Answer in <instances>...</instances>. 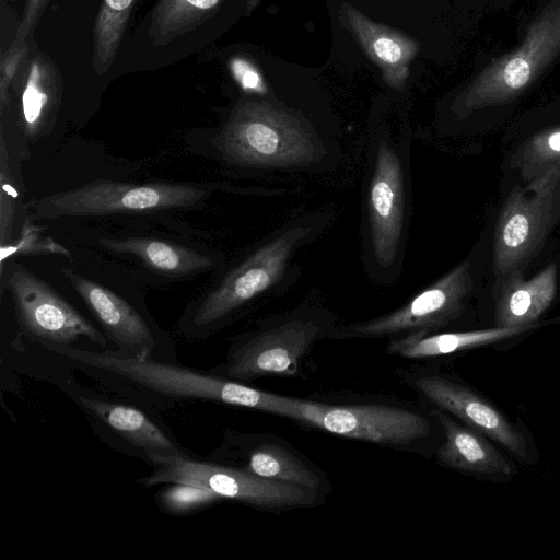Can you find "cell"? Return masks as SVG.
<instances>
[{
	"instance_id": "cell-1",
	"label": "cell",
	"mask_w": 560,
	"mask_h": 560,
	"mask_svg": "<svg viewBox=\"0 0 560 560\" xmlns=\"http://www.w3.org/2000/svg\"><path fill=\"white\" fill-rule=\"evenodd\" d=\"M103 387L144 406L170 402H215L283 417L287 396L261 390L176 361L143 359L119 349L45 346Z\"/></svg>"
},
{
	"instance_id": "cell-2",
	"label": "cell",
	"mask_w": 560,
	"mask_h": 560,
	"mask_svg": "<svg viewBox=\"0 0 560 560\" xmlns=\"http://www.w3.org/2000/svg\"><path fill=\"white\" fill-rule=\"evenodd\" d=\"M411 136L376 125L366 140L362 259L368 276L388 285L400 276L411 218Z\"/></svg>"
},
{
	"instance_id": "cell-3",
	"label": "cell",
	"mask_w": 560,
	"mask_h": 560,
	"mask_svg": "<svg viewBox=\"0 0 560 560\" xmlns=\"http://www.w3.org/2000/svg\"><path fill=\"white\" fill-rule=\"evenodd\" d=\"M331 219L329 210H316L282 225L187 305L177 323L178 334L206 339L228 326L252 302L275 292L294 276L298 253L314 242Z\"/></svg>"
},
{
	"instance_id": "cell-4",
	"label": "cell",
	"mask_w": 560,
	"mask_h": 560,
	"mask_svg": "<svg viewBox=\"0 0 560 560\" xmlns=\"http://www.w3.org/2000/svg\"><path fill=\"white\" fill-rule=\"evenodd\" d=\"M223 159L259 171L327 172L341 159L339 141L284 105L245 100L217 137Z\"/></svg>"
},
{
	"instance_id": "cell-5",
	"label": "cell",
	"mask_w": 560,
	"mask_h": 560,
	"mask_svg": "<svg viewBox=\"0 0 560 560\" xmlns=\"http://www.w3.org/2000/svg\"><path fill=\"white\" fill-rule=\"evenodd\" d=\"M338 326L328 308L305 302L236 336L222 362L209 371L240 382L293 376L314 346Z\"/></svg>"
},
{
	"instance_id": "cell-6",
	"label": "cell",
	"mask_w": 560,
	"mask_h": 560,
	"mask_svg": "<svg viewBox=\"0 0 560 560\" xmlns=\"http://www.w3.org/2000/svg\"><path fill=\"white\" fill-rule=\"evenodd\" d=\"M151 467L152 472L138 480L140 485H188L272 513L315 506L324 499L323 492L265 479L210 459L197 460L192 455L156 457Z\"/></svg>"
},
{
	"instance_id": "cell-7",
	"label": "cell",
	"mask_w": 560,
	"mask_h": 560,
	"mask_svg": "<svg viewBox=\"0 0 560 560\" xmlns=\"http://www.w3.org/2000/svg\"><path fill=\"white\" fill-rule=\"evenodd\" d=\"M283 417L339 436L396 448L416 446L432 429L420 411L382 402L329 404L287 396Z\"/></svg>"
},
{
	"instance_id": "cell-8",
	"label": "cell",
	"mask_w": 560,
	"mask_h": 560,
	"mask_svg": "<svg viewBox=\"0 0 560 560\" xmlns=\"http://www.w3.org/2000/svg\"><path fill=\"white\" fill-rule=\"evenodd\" d=\"M206 196L203 187L191 184H130L98 179L45 196L34 209L39 219L143 214L188 208L200 203Z\"/></svg>"
},
{
	"instance_id": "cell-9",
	"label": "cell",
	"mask_w": 560,
	"mask_h": 560,
	"mask_svg": "<svg viewBox=\"0 0 560 560\" xmlns=\"http://www.w3.org/2000/svg\"><path fill=\"white\" fill-rule=\"evenodd\" d=\"M472 289L471 264L463 260L400 307L366 320L338 325L329 339H393L441 331L462 316Z\"/></svg>"
},
{
	"instance_id": "cell-10",
	"label": "cell",
	"mask_w": 560,
	"mask_h": 560,
	"mask_svg": "<svg viewBox=\"0 0 560 560\" xmlns=\"http://www.w3.org/2000/svg\"><path fill=\"white\" fill-rule=\"evenodd\" d=\"M0 268L2 289L11 295L21 328L43 347L91 343L109 349L106 335L69 304L47 282L14 259ZM1 267V266H0Z\"/></svg>"
},
{
	"instance_id": "cell-11",
	"label": "cell",
	"mask_w": 560,
	"mask_h": 560,
	"mask_svg": "<svg viewBox=\"0 0 560 560\" xmlns=\"http://www.w3.org/2000/svg\"><path fill=\"white\" fill-rule=\"evenodd\" d=\"M560 180V165L515 187L500 211L494 230L493 272L499 280L525 269L539 252L551 225L553 200Z\"/></svg>"
},
{
	"instance_id": "cell-12",
	"label": "cell",
	"mask_w": 560,
	"mask_h": 560,
	"mask_svg": "<svg viewBox=\"0 0 560 560\" xmlns=\"http://www.w3.org/2000/svg\"><path fill=\"white\" fill-rule=\"evenodd\" d=\"M406 380L435 408L482 433L521 463L535 460L534 447L526 432L468 385L438 372H416Z\"/></svg>"
},
{
	"instance_id": "cell-13",
	"label": "cell",
	"mask_w": 560,
	"mask_h": 560,
	"mask_svg": "<svg viewBox=\"0 0 560 560\" xmlns=\"http://www.w3.org/2000/svg\"><path fill=\"white\" fill-rule=\"evenodd\" d=\"M68 393L106 441L120 451L141 457L149 465L162 456H190L165 427L140 407L68 385Z\"/></svg>"
},
{
	"instance_id": "cell-14",
	"label": "cell",
	"mask_w": 560,
	"mask_h": 560,
	"mask_svg": "<svg viewBox=\"0 0 560 560\" xmlns=\"http://www.w3.org/2000/svg\"><path fill=\"white\" fill-rule=\"evenodd\" d=\"M63 272L116 349L143 359L176 361L171 340L128 300L71 269Z\"/></svg>"
},
{
	"instance_id": "cell-15",
	"label": "cell",
	"mask_w": 560,
	"mask_h": 560,
	"mask_svg": "<svg viewBox=\"0 0 560 560\" xmlns=\"http://www.w3.org/2000/svg\"><path fill=\"white\" fill-rule=\"evenodd\" d=\"M559 48L560 7L545 14L517 52L485 71L463 92L453 105L454 113L465 117L480 107L509 101Z\"/></svg>"
},
{
	"instance_id": "cell-16",
	"label": "cell",
	"mask_w": 560,
	"mask_h": 560,
	"mask_svg": "<svg viewBox=\"0 0 560 560\" xmlns=\"http://www.w3.org/2000/svg\"><path fill=\"white\" fill-rule=\"evenodd\" d=\"M208 458L258 477L319 492L327 489L324 472L284 440L271 434L228 429Z\"/></svg>"
},
{
	"instance_id": "cell-17",
	"label": "cell",
	"mask_w": 560,
	"mask_h": 560,
	"mask_svg": "<svg viewBox=\"0 0 560 560\" xmlns=\"http://www.w3.org/2000/svg\"><path fill=\"white\" fill-rule=\"evenodd\" d=\"M431 416L445 436L436 451V458L442 465L490 481H508L515 476L514 463L486 435L439 408L434 407Z\"/></svg>"
},
{
	"instance_id": "cell-18",
	"label": "cell",
	"mask_w": 560,
	"mask_h": 560,
	"mask_svg": "<svg viewBox=\"0 0 560 560\" xmlns=\"http://www.w3.org/2000/svg\"><path fill=\"white\" fill-rule=\"evenodd\" d=\"M557 292V267L548 265L530 279L517 269L495 280L494 326L537 327Z\"/></svg>"
},
{
	"instance_id": "cell-19",
	"label": "cell",
	"mask_w": 560,
	"mask_h": 560,
	"mask_svg": "<svg viewBox=\"0 0 560 560\" xmlns=\"http://www.w3.org/2000/svg\"><path fill=\"white\" fill-rule=\"evenodd\" d=\"M342 13L366 55L382 70L387 85L401 91L419 44L400 32L370 20L348 3L342 4Z\"/></svg>"
},
{
	"instance_id": "cell-20",
	"label": "cell",
	"mask_w": 560,
	"mask_h": 560,
	"mask_svg": "<svg viewBox=\"0 0 560 560\" xmlns=\"http://www.w3.org/2000/svg\"><path fill=\"white\" fill-rule=\"evenodd\" d=\"M98 243L107 252L138 260L150 271L183 278L213 269L218 259L183 244L147 236L103 237Z\"/></svg>"
},
{
	"instance_id": "cell-21",
	"label": "cell",
	"mask_w": 560,
	"mask_h": 560,
	"mask_svg": "<svg viewBox=\"0 0 560 560\" xmlns=\"http://www.w3.org/2000/svg\"><path fill=\"white\" fill-rule=\"evenodd\" d=\"M536 327H499L467 331L410 334L389 340L386 352L404 359H435L498 343Z\"/></svg>"
},
{
	"instance_id": "cell-22",
	"label": "cell",
	"mask_w": 560,
	"mask_h": 560,
	"mask_svg": "<svg viewBox=\"0 0 560 560\" xmlns=\"http://www.w3.org/2000/svg\"><path fill=\"white\" fill-rule=\"evenodd\" d=\"M52 109L51 94L40 74L37 62H33L22 94V129L30 141H35L44 131Z\"/></svg>"
},
{
	"instance_id": "cell-23",
	"label": "cell",
	"mask_w": 560,
	"mask_h": 560,
	"mask_svg": "<svg viewBox=\"0 0 560 560\" xmlns=\"http://www.w3.org/2000/svg\"><path fill=\"white\" fill-rule=\"evenodd\" d=\"M516 162L528 182L560 165V127L545 130L529 139L518 151Z\"/></svg>"
},
{
	"instance_id": "cell-24",
	"label": "cell",
	"mask_w": 560,
	"mask_h": 560,
	"mask_svg": "<svg viewBox=\"0 0 560 560\" xmlns=\"http://www.w3.org/2000/svg\"><path fill=\"white\" fill-rule=\"evenodd\" d=\"M133 0H104L95 30V54L105 65L116 52Z\"/></svg>"
},
{
	"instance_id": "cell-25",
	"label": "cell",
	"mask_w": 560,
	"mask_h": 560,
	"mask_svg": "<svg viewBox=\"0 0 560 560\" xmlns=\"http://www.w3.org/2000/svg\"><path fill=\"white\" fill-rule=\"evenodd\" d=\"M20 195L14 178L10 155L3 135L0 140V244L5 246L14 240Z\"/></svg>"
},
{
	"instance_id": "cell-26",
	"label": "cell",
	"mask_w": 560,
	"mask_h": 560,
	"mask_svg": "<svg viewBox=\"0 0 560 560\" xmlns=\"http://www.w3.org/2000/svg\"><path fill=\"white\" fill-rule=\"evenodd\" d=\"M0 266L24 255H62L70 257V253L65 246L48 236L40 226L32 223L30 218L24 220L19 235L10 244L0 246Z\"/></svg>"
},
{
	"instance_id": "cell-27",
	"label": "cell",
	"mask_w": 560,
	"mask_h": 560,
	"mask_svg": "<svg viewBox=\"0 0 560 560\" xmlns=\"http://www.w3.org/2000/svg\"><path fill=\"white\" fill-rule=\"evenodd\" d=\"M156 495L159 506L167 513L185 514L207 508L222 498L218 494L183 483H168Z\"/></svg>"
},
{
	"instance_id": "cell-28",
	"label": "cell",
	"mask_w": 560,
	"mask_h": 560,
	"mask_svg": "<svg viewBox=\"0 0 560 560\" xmlns=\"http://www.w3.org/2000/svg\"><path fill=\"white\" fill-rule=\"evenodd\" d=\"M233 71L244 89L259 93L266 91V86L260 74L247 62L243 60L234 61Z\"/></svg>"
},
{
	"instance_id": "cell-29",
	"label": "cell",
	"mask_w": 560,
	"mask_h": 560,
	"mask_svg": "<svg viewBox=\"0 0 560 560\" xmlns=\"http://www.w3.org/2000/svg\"><path fill=\"white\" fill-rule=\"evenodd\" d=\"M43 0H28L27 7H26V14L24 16L23 23L21 24V27L19 30V36H16V39L22 38L27 32L28 28L32 26L34 18L36 16V13L38 11L39 4Z\"/></svg>"
},
{
	"instance_id": "cell-30",
	"label": "cell",
	"mask_w": 560,
	"mask_h": 560,
	"mask_svg": "<svg viewBox=\"0 0 560 560\" xmlns=\"http://www.w3.org/2000/svg\"><path fill=\"white\" fill-rule=\"evenodd\" d=\"M219 0H177V8H184L186 11H199L213 8Z\"/></svg>"
}]
</instances>
